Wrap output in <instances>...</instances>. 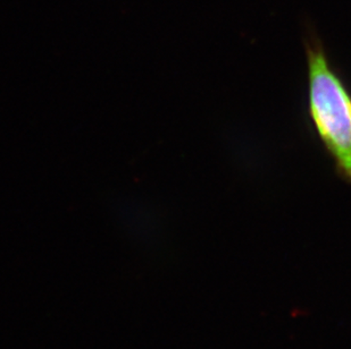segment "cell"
Segmentation results:
<instances>
[{
	"label": "cell",
	"instance_id": "cell-1",
	"mask_svg": "<svg viewBox=\"0 0 351 349\" xmlns=\"http://www.w3.org/2000/svg\"><path fill=\"white\" fill-rule=\"evenodd\" d=\"M306 56L311 120L337 172L351 184V91L314 36L306 40Z\"/></svg>",
	"mask_w": 351,
	"mask_h": 349
}]
</instances>
